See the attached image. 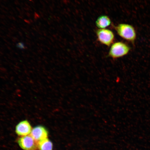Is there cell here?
Segmentation results:
<instances>
[{
	"mask_svg": "<svg viewBox=\"0 0 150 150\" xmlns=\"http://www.w3.org/2000/svg\"><path fill=\"white\" fill-rule=\"evenodd\" d=\"M113 28L118 35L124 40L134 45L137 38L135 28L132 25L127 23H120L113 25Z\"/></svg>",
	"mask_w": 150,
	"mask_h": 150,
	"instance_id": "1",
	"label": "cell"
},
{
	"mask_svg": "<svg viewBox=\"0 0 150 150\" xmlns=\"http://www.w3.org/2000/svg\"><path fill=\"white\" fill-rule=\"evenodd\" d=\"M130 50V46L127 43L123 42H116L110 47L108 57L116 59L127 55Z\"/></svg>",
	"mask_w": 150,
	"mask_h": 150,
	"instance_id": "2",
	"label": "cell"
},
{
	"mask_svg": "<svg viewBox=\"0 0 150 150\" xmlns=\"http://www.w3.org/2000/svg\"><path fill=\"white\" fill-rule=\"evenodd\" d=\"M96 34L97 41L101 44L107 46H111L115 40V36L113 32L109 29H97Z\"/></svg>",
	"mask_w": 150,
	"mask_h": 150,
	"instance_id": "3",
	"label": "cell"
},
{
	"mask_svg": "<svg viewBox=\"0 0 150 150\" xmlns=\"http://www.w3.org/2000/svg\"><path fill=\"white\" fill-rule=\"evenodd\" d=\"M19 146L23 150H37L38 142L30 135L20 137L17 139Z\"/></svg>",
	"mask_w": 150,
	"mask_h": 150,
	"instance_id": "4",
	"label": "cell"
},
{
	"mask_svg": "<svg viewBox=\"0 0 150 150\" xmlns=\"http://www.w3.org/2000/svg\"><path fill=\"white\" fill-rule=\"evenodd\" d=\"M30 135L38 142L48 138L49 132L45 127L42 125H38L33 128Z\"/></svg>",
	"mask_w": 150,
	"mask_h": 150,
	"instance_id": "5",
	"label": "cell"
},
{
	"mask_svg": "<svg viewBox=\"0 0 150 150\" xmlns=\"http://www.w3.org/2000/svg\"><path fill=\"white\" fill-rule=\"evenodd\" d=\"M32 129L30 122L27 120H23L16 125L15 131L18 136L23 137L30 135Z\"/></svg>",
	"mask_w": 150,
	"mask_h": 150,
	"instance_id": "6",
	"label": "cell"
},
{
	"mask_svg": "<svg viewBox=\"0 0 150 150\" xmlns=\"http://www.w3.org/2000/svg\"><path fill=\"white\" fill-rule=\"evenodd\" d=\"M112 22L109 17L103 15L99 16L95 22L96 27L100 29H105L111 25Z\"/></svg>",
	"mask_w": 150,
	"mask_h": 150,
	"instance_id": "7",
	"label": "cell"
},
{
	"mask_svg": "<svg viewBox=\"0 0 150 150\" xmlns=\"http://www.w3.org/2000/svg\"><path fill=\"white\" fill-rule=\"evenodd\" d=\"M53 144L48 138L38 142L39 150H53Z\"/></svg>",
	"mask_w": 150,
	"mask_h": 150,
	"instance_id": "8",
	"label": "cell"
}]
</instances>
